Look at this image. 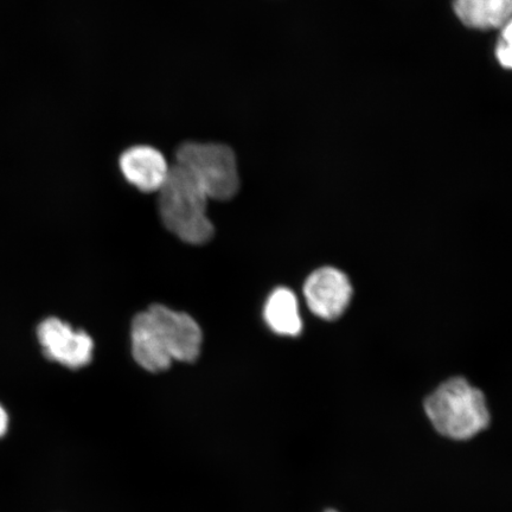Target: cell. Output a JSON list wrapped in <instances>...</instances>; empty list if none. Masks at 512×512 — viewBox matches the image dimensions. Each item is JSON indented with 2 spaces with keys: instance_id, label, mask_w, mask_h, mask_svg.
I'll return each mask as SVG.
<instances>
[{
  "instance_id": "1",
  "label": "cell",
  "mask_w": 512,
  "mask_h": 512,
  "mask_svg": "<svg viewBox=\"0 0 512 512\" xmlns=\"http://www.w3.org/2000/svg\"><path fill=\"white\" fill-rule=\"evenodd\" d=\"M158 194L160 219L169 232L190 245H204L213 239L215 228L207 213L209 197L189 172L172 165Z\"/></svg>"
},
{
  "instance_id": "2",
  "label": "cell",
  "mask_w": 512,
  "mask_h": 512,
  "mask_svg": "<svg viewBox=\"0 0 512 512\" xmlns=\"http://www.w3.org/2000/svg\"><path fill=\"white\" fill-rule=\"evenodd\" d=\"M425 411L435 430L456 440L475 437L490 422L483 393L464 379L441 384L428 396Z\"/></svg>"
},
{
  "instance_id": "3",
  "label": "cell",
  "mask_w": 512,
  "mask_h": 512,
  "mask_svg": "<svg viewBox=\"0 0 512 512\" xmlns=\"http://www.w3.org/2000/svg\"><path fill=\"white\" fill-rule=\"evenodd\" d=\"M175 164L194 177L209 200L229 201L239 192L238 159L226 144L184 143L178 147Z\"/></svg>"
},
{
  "instance_id": "4",
  "label": "cell",
  "mask_w": 512,
  "mask_h": 512,
  "mask_svg": "<svg viewBox=\"0 0 512 512\" xmlns=\"http://www.w3.org/2000/svg\"><path fill=\"white\" fill-rule=\"evenodd\" d=\"M145 315L172 362H195L201 354L203 335L200 325L187 313L164 305H152Z\"/></svg>"
},
{
  "instance_id": "5",
  "label": "cell",
  "mask_w": 512,
  "mask_h": 512,
  "mask_svg": "<svg viewBox=\"0 0 512 512\" xmlns=\"http://www.w3.org/2000/svg\"><path fill=\"white\" fill-rule=\"evenodd\" d=\"M38 341L50 361L70 369L91 363L94 342L85 331L74 330L59 318H47L38 326Z\"/></svg>"
},
{
  "instance_id": "6",
  "label": "cell",
  "mask_w": 512,
  "mask_h": 512,
  "mask_svg": "<svg viewBox=\"0 0 512 512\" xmlns=\"http://www.w3.org/2000/svg\"><path fill=\"white\" fill-rule=\"evenodd\" d=\"M304 294L307 305L316 316L334 320L347 309L352 287L347 275L336 268L324 267L307 278Z\"/></svg>"
},
{
  "instance_id": "7",
  "label": "cell",
  "mask_w": 512,
  "mask_h": 512,
  "mask_svg": "<svg viewBox=\"0 0 512 512\" xmlns=\"http://www.w3.org/2000/svg\"><path fill=\"white\" fill-rule=\"evenodd\" d=\"M119 166L126 181L143 192H158L171 168L163 153L149 145L125 150Z\"/></svg>"
},
{
  "instance_id": "8",
  "label": "cell",
  "mask_w": 512,
  "mask_h": 512,
  "mask_svg": "<svg viewBox=\"0 0 512 512\" xmlns=\"http://www.w3.org/2000/svg\"><path fill=\"white\" fill-rule=\"evenodd\" d=\"M452 9L473 30H499L512 19V0H452Z\"/></svg>"
},
{
  "instance_id": "9",
  "label": "cell",
  "mask_w": 512,
  "mask_h": 512,
  "mask_svg": "<svg viewBox=\"0 0 512 512\" xmlns=\"http://www.w3.org/2000/svg\"><path fill=\"white\" fill-rule=\"evenodd\" d=\"M131 342L133 358L143 369L159 373L171 367L172 360L159 344L145 312L133 319Z\"/></svg>"
},
{
  "instance_id": "10",
  "label": "cell",
  "mask_w": 512,
  "mask_h": 512,
  "mask_svg": "<svg viewBox=\"0 0 512 512\" xmlns=\"http://www.w3.org/2000/svg\"><path fill=\"white\" fill-rule=\"evenodd\" d=\"M264 317L274 334L296 337L303 330L296 294L286 287H279L268 297Z\"/></svg>"
},
{
  "instance_id": "11",
  "label": "cell",
  "mask_w": 512,
  "mask_h": 512,
  "mask_svg": "<svg viewBox=\"0 0 512 512\" xmlns=\"http://www.w3.org/2000/svg\"><path fill=\"white\" fill-rule=\"evenodd\" d=\"M495 56L499 66L512 72V19L499 29Z\"/></svg>"
},
{
  "instance_id": "12",
  "label": "cell",
  "mask_w": 512,
  "mask_h": 512,
  "mask_svg": "<svg viewBox=\"0 0 512 512\" xmlns=\"http://www.w3.org/2000/svg\"><path fill=\"white\" fill-rule=\"evenodd\" d=\"M9 428V415L4 407L0 405V438L4 437Z\"/></svg>"
}]
</instances>
